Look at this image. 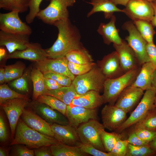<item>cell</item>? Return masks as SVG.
<instances>
[{
    "label": "cell",
    "mask_w": 156,
    "mask_h": 156,
    "mask_svg": "<svg viewBox=\"0 0 156 156\" xmlns=\"http://www.w3.org/2000/svg\"><path fill=\"white\" fill-rule=\"evenodd\" d=\"M43 0H30L29 8V12L25 17L27 23L29 24L32 23L40 10L39 7ZM49 1V0H46Z\"/></svg>",
    "instance_id": "41"
},
{
    "label": "cell",
    "mask_w": 156,
    "mask_h": 156,
    "mask_svg": "<svg viewBox=\"0 0 156 156\" xmlns=\"http://www.w3.org/2000/svg\"><path fill=\"white\" fill-rule=\"evenodd\" d=\"M141 66L133 69L122 75L113 79H106L103 85L102 95L104 103L114 105L122 92L131 85L139 73Z\"/></svg>",
    "instance_id": "3"
},
{
    "label": "cell",
    "mask_w": 156,
    "mask_h": 156,
    "mask_svg": "<svg viewBox=\"0 0 156 156\" xmlns=\"http://www.w3.org/2000/svg\"><path fill=\"white\" fill-rule=\"evenodd\" d=\"M32 106L34 112L51 125L53 123L66 125L69 124L66 117L46 104L37 101Z\"/></svg>",
    "instance_id": "22"
},
{
    "label": "cell",
    "mask_w": 156,
    "mask_h": 156,
    "mask_svg": "<svg viewBox=\"0 0 156 156\" xmlns=\"http://www.w3.org/2000/svg\"><path fill=\"white\" fill-rule=\"evenodd\" d=\"M117 53L121 67L125 73L141 66L132 49L125 40L120 44H113Z\"/></svg>",
    "instance_id": "18"
},
{
    "label": "cell",
    "mask_w": 156,
    "mask_h": 156,
    "mask_svg": "<svg viewBox=\"0 0 156 156\" xmlns=\"http://www.w3.org/2000/svg\"><path fill=\"white\" fill-rule=\"evenodd\" d=\"M124 12L133 21L144 20L151 21L154 14L152 2L145 0H130Z\"/></svg>",
    "instance_id": "10"
},
{
    "label": "cell",
    "mask_w": 156,
    "mask_h": 156,
    "mask_svg": "<svg viewBox=\"0 0 156 156\" xmlns=\"http://www.w3.org/2000/svg\"><path fill=\"white\" fill-rule=\"evenodd\" d=\"M129 144L127 139H120L116 142L110 152L113 156H126Z\"/></svg>",
    "instance_id": "44"
},
{
    "label": "cell",
    "mask_w": 156,
    "mask_h": 156,
    "mask_svg": "<svg viewBox=\"0 0 156 156\" xmlns=\"http://www.w3.org/2000/svg\"><path fill=\"white\" fill-rule=\"evenodd\" d=\"M51 127L54 138L58 142L70 146H77L80 142L77 129L70 124L53 123Z\"/></svg>",
    "instance_id": "19"
},
{
    "label": "cell",
    "mask_w": 156,
    "mask_h": 156,
    "mask_svg": "<svg viewBox=\"0 0 156 156\" xmlns=\"http://www.w3.org/2000/svg\"><path fill=\"white\" fill-rule=\"evenodd\" d=\"M116 5H121L125 6L130 0H111Z\"/></svg>",
    "instance_id": "52"
},
{
    "label": "cell",
    "mask_w": 156,
    "mask_h": 156,
    "mask_svg": "<svg viewBox=\"0 0 156 156\" xmlns=\"http://www.w3.org/2000/svg\"><path fill=\"white\" fill-rule=\"evenodd\" d=\"M16 98L28 99L27 95L20 94L15 91L6 84L0 86V104L7 100Z\"/></svg>",
    "instance_id": "38"
},
{
    "label": "cell",
    "mask_w": 156,
    "mask_h": 156,
    "mask_svg": "<svg viewBox=\"0 0 156 156\" xmlns=\"http://www.w3.org/2000/svg\"><path fill=\"white\" fill-rule=\"evenodd\" d=\"M106 79L100 68L96 65L87 73L75 77L72 84L78 94L91 90L99 92L103 88Z\"/></svg>",
    "instance_id": "5"
},
{
    "label": "cell",
    "mask_w": 156,
    "mask_h": 156,
    "mask_svg": "<svg viewBox=\"0 0 156 156\" xmlns=\"http://www.w3.org/2000/svg\"><path fill=\"white\" fill-rule=\"evenodd\" d=\"M53 156H87L89 154L83 151L77 146H70L57 142L50 146Z\"/></svg>",
    "instance_id": "27"
},
{
    "label": "cell",
    "mask_w": 156,
    "mask_h": 156,
    "mask_svg": "<svg viewBox=\"0 0 156 156\" xmlns=\"http://www.w3.org/2000/svg\"><path fill=\"white\" fill-rule=\"evenodd\" d=\"M148 144L145 146H135L130 144L128 145L126 156H147L155 154Z\"/></svg>",
    "instance_id": "37"
},
{
    "label": "cell",
    "mask_w": 156,
    "mask_h": 156,
    "mask_svg": "<svg viewBox=\"0 0 156 156\" xmlns=\"http://www.w3.org/2000/svg\"><path fill=\"white\" fill-rule=\"evenodd\" d=\"M152 86L153 88L156 90V68L154 70L153 75Z\"/></svg>",
    "instance_id": "55"
},
{
    "label": "cell",
    "mask_w": 156,
    "mask_h": 156,
    "mask_svg": "<svg viewBox=\"0 0 156 156\" xmlns=\"http://www.w3.org/2000/svg\"><path fill=\"white\" fill-rule=\"evenodd\" d=\"M155 68L150 62L143 64L134 81L131 86L144 91L154 89L152 86L153 74Z\"/></svg>",
    "instance_id": "25"
},
{
    "label": "cell",
    "mask_w": 156,
    "mask_h": 156,
    "mask_svg": "<svg viewBox=\"0 0 156 156\" xmlns=\"http://www.w3.org/2000/svg\"><path fill=\"white\" fill-rule=\"evenodd\" d=\"M13 156H34L35 155L34 151L22 144H14Z\"/></svg>",
    "instance_id": "46"
},
{
    "label": "cell",
    "mask_w": 156,
    "mask_h": 156,
    "mask_svg": "<svg viewBox=\"0 0 156 156\" xmlns=\"http://www.w3.org/2000/svg\"><path fill=\"white\" fill-rule=\"evenodd\" d=\"M98 66L106 79L116 78L125 73L116 51L105 55L101 60L99 61Z\"/></svg>",
    "instance_id": "15"
},
{
    "label": "cell",
    "mask_w": 156,
    "mask_h": 156,
    "mask_svg": "<svg viewBox=\"0 0 156 156\" xmlns=\"http://www.w3.org/2000/svg\"><path fill=\"white\" fill-rule=\"evenodd\" d=\"M5 51L4 49L0 48V60L2 59L5 56Z\"/></svg>",
    "instance_id": "58"
},
{
    "label": "cell",
    "mask_w": 156,
    "mask_h": 156,
    "mask_svg": "<svg viewBox=\"0 0 156 156\" xmlns=\"http://www.w3.org/2000/svg\"><path fill=\"white\" fill-rule=\"evenodd\" d=\"M66 57L68 62L77 64H86L93 62L91 55L84 47L68 53Z\"/></svg>",
    "instance_id": "31"
},
{
    "label": "cell",
    "mask_w": 156,
    "mask_h": 156,
    "mask_svg": "<svg viewBox=\"0 0 156 156\" xmlns=\"http://www.w3.org/2000/svg\"><path fill=\"white\" fill-rule=\"evenodd\" d=\"M77 94L72 84L69 86H62L55 90H48L44 94L54 96L68 105L71 104Z\"/></svg>",
    "instance_id": "28"
},
{
    "label": "cell",
    "mask_w": 156,
    "mask_h": 156,
    "mask_svg": "<svg viewBox=\"0 0 156 156\" xmlns=\"http://www.w3.org/2000/svg\"><path fill=\"white\" fill-rule=\"evenodd\" d=\"M104 103L103 98L99 92L91 90L75 97L71 104L89 109H96Z\"/></svg>",
    "instance_id": "24"
},
{
    "label": "cell",
    "mask_w": 156,
    "mask_h": 156,
    "mask_svg": "<svg viewBox=\"0 0 156 156\" xmlns=\"http://www.w3.org/2000/svg\"><path fill=\"white\" fill-rule=\"evenodd\" d=\"M156 90L151 89L146 90L142 98L135 109L122 125L115 131L120 133L134 125L151 110L154 109Z\"/></svg>",
    "instance_id": "7"
},
{
    "label": "cell",
    "mask_w": 156,
    "mask_h": 156,
    "mask_svg": "<svg viewBox=\"0 0 156 156\" xmlns=\"http://www.w3.org/2000/svg\"><path fill=\"white\" fill-rule=\"evenodd\" d=\"M84 152L94 156H113L111 152L101 151L92 146L80 142L77 145Z\"/></svg>",
    "instance_id": "42"
},
{
    "label": "cell",
    "mask_w": 156,
    "mask_h": 156,
    "mask_svg": "<svg viewBox=\"0 0 156 156\" xmlns=\"http://www.w3.org/2000/svg\"><path fill=\"white\" fill-rule=\"evenodd\" d=\"M5 82V69L1 68L0 69V83L2 84Z\"/></svg>",
    "instance_id": "53"
},
{
    "label": "cell",
    "mask_w": 156,
    "mask_h": 156,
    "mask_svg": "<svg viewBox=\"0 0 156 156\" xmlns=\"http://www.w3.org/2000/svg\"><path fill=\"white\" fill-rule=\"evenodd\" d=\"M5 82L14 80L21 77L25 68L24 64L17 62L4 67Z\"/></svg>",
    "instance_id": "35"
},
{
    "label": "cell",
    "mask_w": 156,
    "mask_h": 156,
    "mask_svg": "<svg viewBox=\"0 0 156 156\" xmlns=\"http://www.w3.org/2000/svg\"><path fill=\"white\" fill-rule=\"evenodd\" d=\"M105 128L97 120L93 119L80 125L77 129L81 142L90 144L96 148L107 152L101 141L100 130Z\"/></svg>",
    "instance_id": "8"
},
{
    "label": "cell",
    "mask_w": 156,
    "mask_h": 156,
    "mask_svg": "<svg viewBox=\"0 0 156 156\" xmlns=\"http://www.w3.org/2000/svg\"><path fill=\"white\" fill-rule=\"evenodd\" d=\"M21 117L29 127L43 134L54 138L51 124L34 112L25 109Z\"/></svg>",
    "instance_id": "21"
},
{
    "label": "cell",
    "mask_w": 156,
    "mask_h": 156,
    "mask_svg": "<svg viewBox=\"0 0 156 156\" xmlns=\"http://www.w3.org/2000/svg\"><path fill=\"white\" fill-rule=\"evenodd\" d=\"M36 101L46 104L65 116L67 105L57 98L50 95L43 94L39 96Z\"/></svg>",
    "instance_id": "34"
},
{
    "label": "cell",
    "mask_w": 156,
    "mask_h": 156,
    "mask_svg": "<svg viewBox=\"0 0 156 156\" xmlns=\"http://www.w3.org/2000/svg\"><path fill=\"white\" fill-rule=\"evenodd\" d=\"M35 155L36 156H53L50 146H43L34 149Z\"/></svg>",
    "instance_id": "50"
},
{
    "label": "cell",
    "mask_w": 156,
    "mask_h": 156,
    "mask_svg": "<svg viewBox=\"0 0 156 156\" xmlns=\"http://www.w3.org/2000/svg\"><path fill=\"white\" fill-rule=\"evenodd\" d=\"M154 105L155 109H156V93L155 95V100H154Z\"/></svg>",
    "instance_id": "59"
},
{
    "label": "cell",
    "mask_w": 156,
    "mask_h": 156,
    "mask_svg": "<svg viewBox=\"0 0 156 156\" xmlns=\"http://www.w3.org/2000/svg\"><path fill=\"white\" fill-rule=\"evenodd\" d=\"M148 144L151 148L156 152V137L150 142Z\"/></svg>",
    "instance_id": "56"
},
{
    "label": "cell",
    "mask_w": 156,
    "mask_h": 156,
    "mask_svg": "<svg viewBox=\"0 0 156 156\" xmlns=\"http://www.w3.org/2000/svg\"><path fill=\"white\" fill-rule=\"evenodd\" d=\"M53 25L58 30L56 40L50 47L45 49L48 58L65 57L69 52L84 47L81 42V35L77 27L69 18L57 21Z\"/></svg>",
    "instance_id": "1"
},
{
    "label": "cell",
    "mask_w": 156,
    "mask_h": 156,
    "mask_svg": "<svg viewBox=\"0 0 156 156\" xmlns=\"http://www.w3.org/2000/svg\"><path fill=\"white\" fill-rule=\"evenodd\" d=\"M146 49L150 62L156 68V46L154 42L147 43Z\"/></svg>",
    "instance_id": "47"
},
{
    "label": "cell",
    "mask_w": 156,
    "mask_h": 156,
    "mask_svg": "<svg viewBox=\"0 0 156 156\" xmlns=\"http://www.w3.org/2000/svg\"><path fill=\"white\" fill-rule=\"evenodd\" d=\"M30 74L29 71H26L21 77L12 81L10 83V86L19 91L28 92Z\"/></svg>",
    "instance_id": "39"
},
{
    "label": "cell",
    "mask_w": 156,
    "mask_h": 156,
    "mask_svg": "<svg viewBox=\"0 0 156 156\" xmlns=\"http://www.w3.org/2000/svg\"><path fill=\"white\" fill-rule=\"evenodd\" d=\"M57 142L55 138L30 128L20 118L16 127L15 137L10 145L22 144L30 149L36 148L43 146H50Z\"/></svg>",
    "instance_id": "2"
},
{
    "label": "cell",
    "mask_w": 156,
    "mask_h": 156,
    "mask_svg": "<svg viewBox=\"0 0 156 156\" xmlns=\"http://www.w3.org/2000/svg\"><path fill=\"white\" fill-rule=\"evenodd\" d=\"M30 77L33 86V99L36 100L39 96L44 94L48 90L44 85L43 74L38 69L36 68L32 69Z\"/></svg>",
    "instance_id": "29"
},
{
    "label": "cell",
    "mask_w": 156,
    "mask_h": 156,
    "mask_svg": "<svg viewBox=\"0 0 156 156\" xmlns=\"http://www.w3.org/2000/svg\"><path fill=\"white\" fill-rule=\"evenodd\" d=\"M145 0L148 1H149V2H153V0Z\"/></svg>",
    "instance_id": "61"
},
{
    "label": "cell",
    "mask_w": 156,
    "mask_h": 156,
    "mask_svg": "<svg viewBox=\"0 0 156 156\" xmlns=\"http://www.w3.org/2000/svg\"><path fill=\"white\" fill-rule=\"evenodd\" d=\"M152 2L156 5V0H153Z\"/></svg>",
    "instance_id": "60"
},
{
    "label": "cell",
    "mask_w": 156,
    "mask_h": 156,
    "mask_svg": "<svg viewBox=\"0 0 156 156\" xmlns=\"http://www.w3.org/2000/svg\"><path fill=\"white\" fill-rule=\"evenodd\" d=\"M116 18L113 15L107 23H101L97 30L98 33L101 35L104 43L108 45L112 43L119 45L122 42L123 40L119 34V30L115 26Z\"/></svg>",
    "instance_id": "23"
},
{
    "label": "cell",
    "mask_w": 156,
    "mask_h": 156,
    "mask_svg": "<svg viewBox=\"0 0 156 156\" xmlns=\"http://www.w3.org/2000/svg\"><path fill=\"white\" fill-rule=\"evenodd\" d=\"M152 4L154 10V14L151 22L153 27H156V5L152 2Z\"/></svg>",
    "instance_id": "54"
},
{
    "label": "cell",
    "mask_w": 156,
    "mask_h": 156,
    "mask_svg": "<svg viewBox=\"0 0 156 156\" xmlns=\"http://www.w3.org/2000/svg\"><path fill=\"white\" fill-rule=\"evenodd\" d=\"M28 103V99L16 98L7 100L0 104L8 119L12 137L14 139L20 117Z\"/></svg>",
    "instance_id": "11"
},
{
    "label": "cell",
    "mask_w": 156,
    "mask_h": 156,
    "mask_svg": "<svg viewBox=\"0 0 156 156\" xmlns=\"http://www.w3.org/2000/svg\"><path fill=\"white\" fill-rule=\"evenodd\" d=\"M122 28L129 33L125 40L134 52L140 65L141 66L145 63L150 62L146 49L147 42L138 31L133 21L125 22Z\"/></svg>",
    "instance_id": "6"
},
{
    "label": "cell",
    "mask_w": 156,
    "mask_h": 156,
    "mask_svg": "<svg viewBox=\"0 0 156 156\" xmlns=\"http://www.w3.org/2000/svg\"><path fill=\"white\" fill-rule=\"evenodd\" d=\"M134 125L135 128L156 131V109L155 108Z\"/></svg>",
    "instance_id": "36"
},
{
    "label": "cell",
    "mask_w": 156,
    "mask_h": 156,
    "mask_svg": "<svg viewBox=\"0 0 156 156\" xmlns=\"http://www.w3.org/2000/svg\"><path fill=\"white\" fill-rule=\"evenodd\" d=\"M127 113L115 104L105 105L101 112L102 124L105 128L116 131L127 119Z\"/></svg>",
    "instance_id": "12"
},
{
    "label": "cell",
    "mask_w": 156,
    "mask_h": 156,
    "mask_svg": "<svg viewBox=\"0 0 156 156\" xmlns=\"http://www.w3.org/2000/svg\"><path fill=\"white\" fill-rule=\"evenodd\" d=\"M29 35L0 31V46H5L9 54L26 49L30 42Z\"/></svg>",
    "instance_id": "17"
},
{
    "label": "cell",
    "mask_w": 156,
    "mask_h": 156,
    "mask_svg": "<svg viewBox=\"0 0 156 156\" xmlns=\"http://www.w3.org/2000/svg\"><path fill=\"white\" fill-rule=\"evenodd\" d=\"M96 64L93 62L86 64H77L68 62V67L70 72L74 75L84 74L92 69Z\"/></svg>",
    "instance_id": "40"
},
{
    "label": "cell",
    "mask_w": 156,
    "mask_h": 156,
    "mask_svg": "<svg viewBox=\"0 0 156 156\" xmlns=\"http://www.w3.org/2000/svg\"><path fill=\"white\" fill-rule=\"evenodd\" d=\"M44 83L46 88L48 90H52L58 89L62 86L55 80L44 77Z\"/></svg>",
    "instance_id": "51"
},
{
    "label": "cell",
    "mask_w": 156,
    "mask_h": 156,
    "mask_svg": "<svg viewBox=\"0 0 156 156\" xmlns=\"http://www.w3.org/2000/svg\"><path fill=\"white\" fill-rule=\"evenodd\" d=\"M137 29L147 43L153 42L154 35L156 33L151 22L138 20L133 21Z\"/></svg>",
    "instance_id": "30"
},
{
    "label": "cell",
    "mask_w": 156,
    "mask_h": 156,
    "mask_svg": "<svg viewBox=\"0 0 156 156\" xmlns=\"http://www.w3.org/2000/svg\"><path fill=\"white\" fill-rule=\"evenodd\" d=\"M144 91L139 88L129 86L120 93L115 105L127 113L139 102L144 93Z\"/></svg>",
    "instance_id": "16"
},
{
    "label": "cell",
    "mask_w": 156,
    "mask_h": 156,
    "mask_svg": "<svg viewBox=\"0 0 156 156\" xmlns=\"http://www.w3.org/2000/svg\"><path fill=\"white\" fill-rule=\"evenodd\" d=\"M96 109H89L72 104L67 105L65 116L69 124L76 129L81 125L93 119L97 120Z\"/></svg>",
    "instance_id": "13"
},
{
    "label": "cell",
    "mask_w": 156,
    "mask_h": 156,
    "mask_svg": "<svg viewBox=\"0 0 156 156\" xmlns=\"http://www.w3.org/2000/svg\"><path fill=\"white\" fill-rule=\"evenodd\" d=\"M75 0H50L45 9L40 10L36 17L44 23L53 25L55 22L69 18L67 8L73 6Z\"/></svg>",
    "instance_id": "4"
},
{
    "label": "cell",
    "mask_w": 156,
    "mask_h": 156,
    "mask_svg": "<svg viewBox=\"0 0 156 156\" xmlns=\"http://www.w3.org/2000/svg\"><path fill=\"white\" fill-rule=\"evenodd\" d=\"M68 61L66 57L56 59L47 58L37 62L36 67L43 74L52 73L62 74L70 77L73 81L75 77L68 67Z\"/></svg>",
    "instance_id": "14"
},
{
    "label": "cell",
    "mask_w": 156,
    "mask_h": 156,
    "mask_svg": "<svg viewBox=\"0 0 156 156\" xmlns=\"http://www.w3.org/2000/svg\"><path fill=\"white\" fill-rule=\"evenodd\" d=\"M127 140L129 144L135 146H145L149 144L139 138L133 130L129 133Z\"/></svg>",
    "instance_id": "48"
},
{
    "label": "cell",
    "mask_w": 156,
    "mask_h": 156,
    "mask_svg": "<svg viewBox=\"0 0 156 156\" xmlns=\"http://www.w3.org/2000/svg\"><path fill=\"white\" fill-rule=\"evenodd\" d=\"M105 128L101 129L99 131L100 138L105 150L110 152L116 142L122 139L123 136L116 132L109 133L105 130Z\"/></svg>",
    "instance_id": "32"
},
{
    "label": "cell",
    "mask_w": 156,
    "mask_h": 156,
    "mask_svg": "<svg viewBox=\"0 0 156 156\" xmlns=\"http://www.w3.org/2000/svg\"><path fill=\"white\" fill-rule=\"evenodd\" d=\"M17 11L0 13V29L3 31L30 35L32 33L31 28L23 22Z\"/></svg>",
    "instance_id": "9"
},
{
    "label": "cell",
    "mask_w": 156,
    "mask_h": 156,
    "mask_svg": "<svg viewBox=\"0 0 156 156\" xmlns=\"http://www.w3.org/2000/svg\"><path fill=\"white\" fill-rule=\"evenodd\" d=\"M8 59H23L38 62L48 58L45 50L38 43L30 42L27 48L16 51L6 56Z\"/></svg>",
    "instance_id": "20"
},
{
    "label": "cell",
    "mask_w": 156,
    "mask_h": 156,
    "mask_svg": "<svg viewBox=\"0 0 156 156\" xmlns=\"http://www.w3.org/2000/svg\"><path fill=\"white\" fill-rule=\"evenodd\" d=\"M133 130L139 138L149 143L156 137V131L135 128Z\"/></svg>",
    "instance_id": "45"
},
{
    "label": "cell",
    "mask_w": 156,
    "mask_h": 156,
    "mask_svg": "<svg viewBox=\"0 0 156 156\" xmlns=\"http://www.w3.org/2000/svg\"><path fill=\"white\" fill-rule=\"evenodd\" d=\"M7 155V153L6 151L4 148L0 147V156H5Z\"/></svg>",
    "instance_id": "57"
},
{
    "label": "cell",
    "mask_w": 156,
    "mask_h": 156,
    "mask_svg": "<svg viewBox=\"0 0 156 156\" xmlns=\"http://www.w3.org/2000/svg\"><path fill=\"white\" fill-rule=\"evenodd\" d=\"M8 135L6 125L2 115L0 116V140L5 142L7 140Z\"/></svg>",
    "instance_id": "49"
},
{
    "label": "cell",
    "mask_w": 156,
    "mask_h": 156,
    "mask_svg": "<svg viewBox=\"0 0 156 156\" xmlns=\"http://www.w3.org/2000/svg\"><path fill=\"white\" fill-rule=\"evenodd\" d=\"M44 77L52 79L62 86H69L72 84L71 78L67 76L57 73H47L43 74Z\"/></svg>",
    "instance_id": "43"
},
{
    "label": "cell",
    "mask_w": 156,
    "mask_h": 156,
    "mask_svg": "<svg viewBox=\"0 0 156 156\" xmlns=\"http://www.w3.org/2000/svg\"><path fill=\"white\" fill-rule=\"evenodd\" d=\"M87 3L91 4L92 8L87 15L89 17L94 14L99 12L103 13L105 18H110L115 12H124L123 9L118 8L111 0H91Z\"/></svg>",
    "instance_id": "26"
},
{
    "label": "cell",
    "mask_w": 156,
    "mask_h": 156,
    "mask_svg": "<svg viewBox=\"0 0 156 156\" xmlns=\"http://www.w3.org/2000/svg\"><path fill=\"white\" fill-rule=\"evenodd\" d=\"M30 0H0V8L10 11H18L22 13L29 8Z\"/></svg>",
    "instance_id": "33"
}]
</instances>
